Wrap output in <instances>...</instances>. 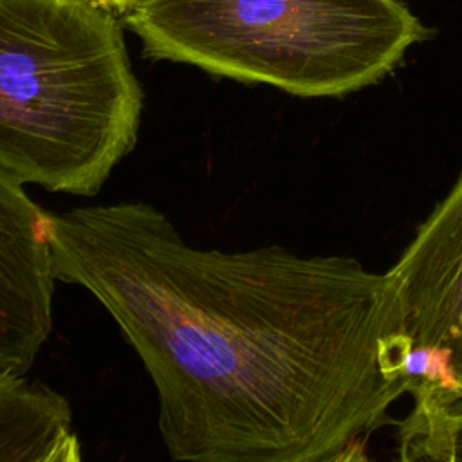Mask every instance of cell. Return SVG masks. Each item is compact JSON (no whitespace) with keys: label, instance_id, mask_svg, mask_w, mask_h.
Instances as JSON below:
<instances>
[{"label":"cell","instance_id":"6da1fadb","mask_svg":"<svg viewBox=\"0 0 462 462\" xmlns=\"http://www.w3.org/2000/svg\"><path fill=\"white\" fill-rule=\"evenodd\" d=\"M47 236L56 280L92 294L139 356L171 460H336L408 392L388 271L202 249L143 200L47 211Z\"/></svg>","mask_w":462,"mask_h":462},{"label":"cell","instance_id":"7a4b0ae2","mask_svg":"<svg viewBox=\"0 0 462 462\" xmlns=\"http://www.w3.org/2000/svg\"><path fill=\"white\" fill-rule=\"evenodd\" d=\"M143 108L117 14L88 0H0V168L94 197L135 150Z\"/></svg>","mask_w":462,"mask_h":462},{"label":"cell","instance_id":"3957f363","mask_svg":"<svg viewBox=\"0 0 462 462\" xmlns=\"http://www.w3.org/2000/svg\"><path fill=\"white\" fill-rule=\"evenodd\" d=\"M119 18L150 60L298 97L377 85L431 36L401 0H137Z\"/></svg>","mask_w":462,"mask_h":462},{"label":"cell","instance_id":"277c9868","mask_svg":"<svg viewBox=\"0 0 462 462\" xmlns=\"http://www.w3.org/2000/svg\"><path fill=\"white\" fill-rule=\"evenodd\" d=\"M0 168V370L27 372L52 334L47 211Z\"/></svg>","mask_w":462,"mask_h":462},{"label":"cell","instance_id":"5b68a950","mask_svg":"<svg viewBox=\"0 0 462 462\" xmlns=\"http://www.w3.org/2000/svg\"><path fill=\"white\" fill-rule=\"evenodd\" d=\"M404 334L451 356L462 383V171L388 271Z\"/></svg>","mask_w":462,"mask_h":462},{"label":"cell","instance_id":"8992f818","mask_svg":"<svg viewBox=\"0 0 462 462\" xmlns=\"http://www.w3.org/2000/svg\"><path fill=\"white\" fill-rule=\"evenodd\" d=\"M65 395L25 372L0 370V462H79Z\"/></svg>","mask_w":462,"mask_h":462},{"label":"cell","instance_id":"52a82bcc","mask_svg":"<svg viewBox=\"0 0 462 462\" xmlns=\"http://www.w3.org/2000/svg\"><path fill=\"white\" fill-rule=\"evenodd\" d=\"M408 393L413 408L399 431V458L462 460V401L426 383Z\"/></svg>","mask_w":462,"mask_h":462},{"label":"cell","instance_id":"ba28073f","mask_svg":"<svg viewBox=\"0 0 462 462\" xmlns=\"http://www.w3.org/2000/svg\"><path fill=\"white\" fill-rule=\"evenodd\" d=\"M90 4L97 5V7H103L114 14H121L125 9H128L134 2L137 0H88Z\"/></svg>","mask_w":462,"mask_h":462},{"label":"cell","instance_id":"9c48e42d","mask_svg":"<svg viewBox=\"0 0 462 462\" xmlns=\"http://www.w3.org/2000/svg\"><path fill=\"white\" fill-rule=\"evenodd\" d=\"M460 401H462V399H460Z\"/></svg>","mask_w":462,"mask_h":462}]
</instances>
